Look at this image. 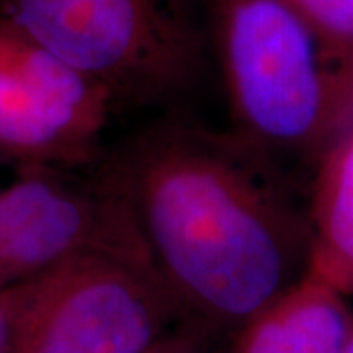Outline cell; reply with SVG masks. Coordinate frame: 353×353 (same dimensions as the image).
<instances>
[{
	"label": "cell",
	"instance_id": "cell-1",
	"mask_svg": "<svg viewBox=\"0 0 353 353\" xmlns=\"http://www.w3.org/2000/svg\"><path fill=\"white\" fill-rule=\"evenodd\" d=\"M181 314L234 338L310 269L312 226L250 143L163 124L102 171Z\"/></svg>",
	"mask_w": 353,
	"mask_h": 353
},
{
	"label": "cell",
	"instance_id": "cell-2",
	"mask_svg": "<svg viewBox=\"0 0 353 353\" xmlns=\"http://www.w3.org/2000/svg\"><path fill=\"white\" fill-rule=\"evenodd\" d=\"M234 112L253 145L328 152L353 126V67L285 0H212Z\"/></svg>",
	"mask_w": 353,
	"mask_h": 353
},
{
	"label": "cell",
	"instance_id": "cell-3",
	"mask_svg": "<svg viewBox=\"0 0 353 353\" xmlns=\"http://www.w3.org/2000/svg\"><path fill=\"white\" fill-rule=\"evenodd\" d=\"M2 6L114 104L171 99L201 73L199 0H2Z\"/></svg>",
	"mask_w": 353,
	"mask_h": 353
},
{
	"label": "cell",
	"instance_id": "cell-4",
	"mask_svg": "<svg viewBox=\"0 0 353 353\" xmlns=\"http://www.w3.org/2000/svg\"><path fill=\"white\" fill-rule=\"evenodd\" d=\"M12 353H148L179 306L152 267L85 253L12 287Z\"/></svg>",
	"mask_w": 353,
	"mask_h": 353
},
{
	"label": "cell",
	"instance_id": "cell-5",
	"mask_svg": "<svg viewBox=\"0 0 353 353\" xmlns=\"http://www.w3.org/2000/svg\"><path fill=\"white\" fill-rule=\"evenodd\" d=\"M85 253L152 267L126 204L104 173L85 179L69 167L0 157V289Z\"/></svg>",
	"mask_w": 353,
	"mask_h": 353
},
{
	"label": "cell",
	"instance_id": "cell-6",
	"mask_svg": "<svg viewBox=\"0 0 353 353\" xmlns=\"http://www.w3.org/2000/svg\"><path fill=\"white\" fill-rule=\"evenodd\" d=\"M116 106L92 79L0 14V157L79 169Z\"/></svg>",
	"mask_w": 353,
	"mask_h": 353
},
{
	"label": "cell",
	"instance_id": "cell-7",
	"mask_svg": "<svg viewBox=\"0 0 353 353\" xmlns=\"http://www.w3.org/2000/svg\"><path fill=\"white\" fill-rule=\"evenodd\" d=\"M352 334L347 296L308 271L241 330L232 353H345Z\"/></svg>",
	"mask_w": 353,
	"mask_h": 353
},
{
	"label": "cell",
	"instance_id": "cell-8",
	"mask_svg": "<svg viewBox=\"0 0 353 353\" xmlns=\"http://www.w3.org/2000/svg\"><path fill=\"white\" fill-rule=\"evenodd\" d=\"M310 269L341 294H353V126L324 153L310 212Z\"/></svg>",
	"mask_w": 353,
	"mask_h": 353
},
{
	"label": "cell",
	"instance_id": "cell-9",
	"mask_svg": "<svg viewBox=\"0 0 353 353\" xmlns=\"http://www.w3.org/2000/svg\"><path fill=\"white\" fill-rule=\"evenodd\" d=\"M312 28L328 53L353 67V0H285Z\"/></svg>",
	"mask_w": 353,
	"mask_h": 353
},
{
	"label": "cell",
	"instance_id": "cell-10",
	"mask_svg": "<svg viewBox=\"0 0 353 353\" xmlns=\"http://www.w3.org/2000/svg\"><path fill=\"white\" fill-rule=\"evenodd\" d=\"M14 350V294L12 289H0V353Z\"/></svg>",
	"mask_w": 353,
	"mask_h": 353
},
{
	"label": "cell",
	"instance_id": "cell-11",
	"mask_svg": "<svg viewBox=\"0 0 353 353\" xmlns=\"http://www.w3.org/2000/svg\"><path fill=\"white\" fill-rule=\"evenodd\" d=\"M148 353H202V347L192 334L171 330Z\"/></svg>",
	"mask_w": 353,
	"mask_h": 353
},
{
	"label": "cell",
	"instance_id": "cell-12",
	"mask_svg": "<svg viewBox=\"0 0 353 353\" xmlns=\"http://www.w3.org/2000/svg\"><path fill=\"white\" fill-rule=\"evenodd\" d=\"M345 353H353V334H352V338H350V341H347V347H345Z\"/></svg>",
	"mask_w": 353,
	"mask_h": 353
}]
</instances>
